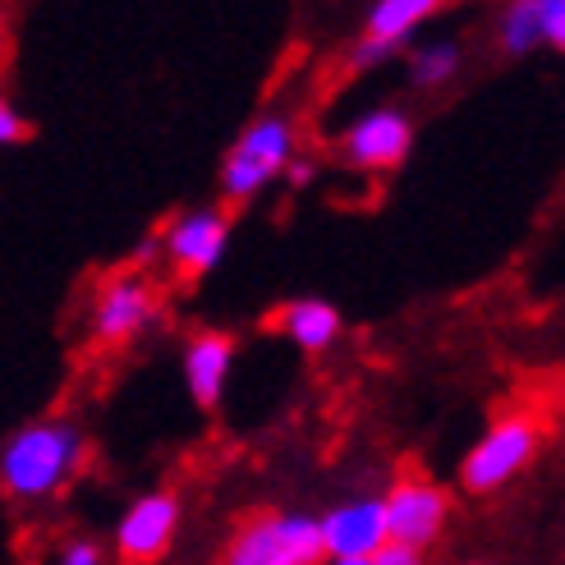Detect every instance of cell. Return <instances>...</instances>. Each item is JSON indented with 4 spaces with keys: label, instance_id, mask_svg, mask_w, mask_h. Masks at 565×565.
<instances>
[{
    "label": "cell",
    "instance_id": "ba28073f",
    "mask_svg": "<svg viewBox=\"0 0 565 565\" xmlns=\"http://www.w3.org/2000/svg\"><path fill=\"white\" fill-rule=\"evenodd\" d=\"M382 511H386L391 543L428 552L450 520V497L437 483H428V478H401V483L382 497Z\"/></svg>",
    "mask_w": 565,
    "mask_h": 565
},
{
    "label": "cell",
    "instance_id": "44dd1931",
    "mask_svg": "<svg viewBox=\"0 0 565 565\" xmlns=\"http://www.w3.org/2000/svg\"><path fill=\"white\" fill-rule=\"evenodd\" d=\"M327 565H369V561H327Z\"/></svg>",
    "mask_w": 565,
    "mask_h": 565
},
{
    "label": "cell",
    "instance_id": "ac0fdd59",
    "mask_svg": "<svg viewBox=\"0 0 565 565\" xmlns=\"http://www.w3.org/2000/svg\"><path fill=\"white\" fill-rule=\"evenodd\" d=\"M539 19H543V42L565 51V0H539Z\"/></svg>",
    "mask_w": 565,
    "mask_h": 565
},
{
    "label": "cell",
    "instance_id": "8992f818",
    "mask_svg": "<svg viewBox=\"0 0 565 565\" xmlns=\"http://www.w3.org/2000/svg\"><path fill=\"white\" fill-rule=\"evenodd\" d=\"M225 244H231V216L221 207H189L166 221L161 231L166 263H171L175 280H189V286L203 280L225 258Z\"/></svg>",
    "mask_w": 565,
    "mask_h": 565
},
{
    "label": "cell",
    "instance_id": "5bb4252c",
    "mask_svg": "<svg viewBox=\"0 0 565 565\" xmlns=\"http://www.w3.org/2000/svg\"><path fill=\"white\" fill-rule=\"evenodd\" d=\"M460 70V46L456 42H433V46H418L414 61H409V74L418 88H441V83H450Z\"/></svg>",
    "mask_w": 565,
    "mask_h": 565
},
{
    "label": "cell",
    "instance_id": "d6986e66",
    "mask_svg": "<svg viewBox=\"0 0 565 565\" xmlns=\"http://www.w3.org/2000/svg\"><path fill=\"white\" fill-rule=\"evenodd\" d=\"M369 565H423V552L414 547H401V543H386Z\"/></svg>",
    "mask_w": 565,
    "mask_h": 565
},
{
    "label": "cell",
    "instance_id": "6da1fadb",
    "mask_svg": "<svg viewBox=\"0 0 565 565\" xmlns=\"http://www.w3.org/2000/svg\"><path fill=\"white\" fill-rule=\"evenodd\" d=\"M88 460V437L70 418H38L0 446V492L14 501H46Z\"/></svg>",
    "mask_w": 565,
    "mask_h": 565
},
{
    "label": "cell",
    "instance_id": "277c9868",
    "mask_svg": "<svg viewBox=\"0 0 565 565\" xmlns=\"http://www.w3.org/2000/svg\"><path fill=\"white\" fill-rule=\"evenodd\" d=\"M539 437H543V433H539V423H533L529 414H505V418H497L492 428L478 437V446L465 456V465H460L465 492L483 497V492L505 488L533 456H539Z\"/></svg>",
    "mask_w": 565,
    "mask_h": 565
},
{
    "label": "cell",
    "instance_id": "8fae6325",
    "mask_svg": "<svg viewBox=\"0 0 565 565\" xmlns=\"http://www.w3.org/2000/svg\"><path fill=\"white\" fill-rule=\"evenodd\" d=\"M437 14V0H377L369 10V28H363L359 46L350 51V70H373L391 51H401L418 23Z\"/></svg>",
    "mask_w": 565,
    "mask_h": 565
},
{
    "label": "cell",
    "instance_id": "4fadbf2b",
    "mask_svg": "<svg viewBox=\"0 0 565 565\" xmlns=\"http://www.w3.org/2000/svg\"><path fill=\"white\" fill-rule=\"evenodd\" d=\"M271 331H280L303 354H322V350H331L335 341H341L345 318H341V308L327 303V299H290V303L276 308Z\"/></svg>",
    "mask_w": 565,
    "mask_h": 565
},
{
    "label": "cell",
    "instance_id": "ffe728a7",
    "mask_svg": "<svg viewBox=\"0 0 565 565\" xmlns=\"http://www.w3.org/2000/svg\"><path fill=\"white\" fill-rule=\"evenodd\" d=\"M313 175H318V171H313V161H303V157H295V161L286 166V175H280V180H286L290 189H303V184H313Z\"/></svg>",
    "mask_w": 565,
    "mask_h": 565
},
{
    "label": "cell",
    "instance_id": "9c48e42d",
    "mask_svg": "<svg viewBox=\"0 0 565 565\" xmlns=\"http://www.w3.org/2000/svg\"><path fill=\"white\" fill-rule=\"evenodd\" d=\"M409 148H414V125L395 106H377L369 116H359L341 138V157L354 171H395L409 157Z\"/></svg>",
    "mask_w": 565,
    "mask_h": 565
},
{
    "label": "cell",
    "instance_id": "2e32d148",
    "mask_svg": "<svg viewBox=\"0 0 565 565\" xmlns=\"http://www.w3.org/2000/svg\"><path fill=\"white\" fill-rule=\"evenodd\" d=\"M28 134H33V125H28V120L19 116V106H14L10 97H0V148L23 143Z\"/></svg>",
    "mask_w": 565,
    "mask_h": 565
},
{
    "label": "cell",
    "instance_id": "5b68a950",
    "mask_svg": "<svg viewBox=\"0 0 565 565\" xmlns=\"http://www.w3.org/2000/svg\"><path fill=\"white\" fill-rule=\"evenodd\" d=\"M184 524V501L171 488L143 492L125 505V515L116 524V556L125 565H157L166 552L175 547Z\"/></svg>",
    "mask_w": 565,
    "mask_h": 565
},
{
    "label": "cell",
    "instance_id": "e0dca14e",
    "mask_svg": "<svg viewBox=\"0 0 565 565\" xmlns=\"http://www.w3.org/2000/svg\"><path fill=\"white\" fill-rule=\"evenodd\" d=\"M55 565H106V552L97 539H70L55 556Z\"/></svg>",
    "mask_w": 565,
    "mask_h": 565
},
{
    "label": "cell",
    "instance_id": "7c38bea8",
    "mask_svg": "<svg viewBox=\"0 0 565 565\" xmlns=\"http://www.w3.org/2000/svg\"><path fill=\"white\" fill-rule=\"evenodd\" d=\"M235 369V335L225 331H198L193 341L184 345V386H189V401L198 409H216L225 382H231Z\"/></svg>",
    "mask_w": 565,
    "mask_h": 565
},
{
    "label": "cell",
    "instance_id": "3957f363",
    "mask_svg": "<svg viewBox=\"0 0 565 565\" xmlns=\"http://www.w3.org/2000/svg\"><path fill=\"white\" fill-rule=\"evenodd\" d=\"M290 161H295V125L286 116H258L253 125H244V134L221 161L225 203H253L267 184L286 175Z\"/></svg>",
    "mask_w": 565,
    "mask_h": 565
},
{
    "label": "cell",
    "instance_id": "7a4b0ae2",
    "mask_svg": "<svg viewBox=\"0 0 565 565\" xmlns=\"http://www.w3.org/2000/svg\"><path fill=\"white\" fill-rule=\"evenodd\" d=\"M216 565H327L322 529L313 515L295 511L248 515L221 547Z\"/></svg>",
    "mask_w": 565,
    "mask_h": 565
},
{
    "label": "cell",
    "instance_id": "9a60e30c",
    "mask_svg": "<svg viewBox=\"0 0 565 565\" xmlns=\"http://www.w3.org/2000/svg\"><path fill=\"white\" fill-rule=\"evenodd\" d=\"M543 42V19H539V0H520V6L505 10L501 19V46L511 55H524Z\"/></svg>",
    "mask_w": 565,
    "mask_h": 565
},
{
    "label": "cell",
    "instance_id": "30bf717a",
    "mask_svg": "<svg viewBox=\"0 0 565 565\" xmlns=\"http://www.w3.org/2000/svg\"><path fill=\"white\" fill-rule=\"evenodd\" d=\"M327 561H373L391 539H386V511L382 497H359L341 501L318 520Z\"/></svg>",
    "mask_w": 565,
    "mask_h": 565
},
{
    "label": "cell",
    "instance_id": "52a82bcc",
    "mask_svg": "<svg viewBox=\"0 0 565 565\" xmlns=\"http://www.w3.org/2000/svg\"><path fill=\"white\" fill-rule=\"evenodd\" d=\"M161 308L157 280L143 271H120L102 280V290L93 299V341L97 345H125L143 331Z\"/></svg>",
    "mask_w": 565,
    "mask_h": 565
}]
</instances>
